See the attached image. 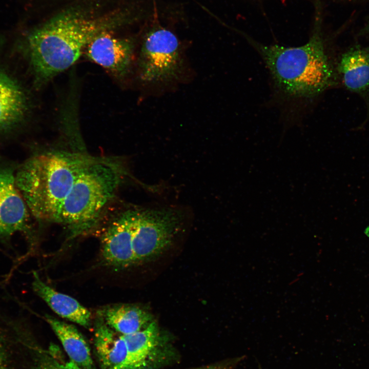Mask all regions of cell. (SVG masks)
Returning a JSON list of instances; mask_svg holds the SVG:
<instances>
[{"mask_svg": "<svg viewBox=\"0 0 369 369\" xmlns=\"http://www.w3.org/2000/svg\"><path fill=\"white\" fill-rule=\"evenodd\" d=\"M105 29L97 22L69 13L33 30L27 43L36 85L45 84L69 68Z\"/></svg>", "mask_w": 369, "mask_h": 369, "instance_id": "3", "label": "cell"}, {"mask_svg": "<svg viewBox=\"0 0 369 369\" xmlns=\"http://www.w3.org/2000/svg\"><path fill=\"white\" fill-rule=\"evenodd\" d=\"M117 333L98 315L94 345L102 369H131L125 340Z\"/></svg>", "mask_w": 369, "mask_h": 369, "instance_id": "10", "label": "cell"}, {"mask_svg": "<svg viewBox=\"0 0 369 369\" xmlns=\"http://www.w3.org/2000/svg\"><path fill=\"white\" fill-rule=\"evenodd\" d=\"M120 182L113 165L96 160L79 175L61 204L55 221L85 225L98 215L114 196Z\"/></svg>", "mask_w": 369, "mask_h": 369, "instance_id": "4", "label": "cell"}, {"mask_svg": "<svg viewBox=\"0 0 369 369\" xmlns=\"http://www.w3.org/2000/svg\"><path fill=\"white\" fill-rule=\"evenodd\" d=\"M104 322L117 333L126 335L146 327L152 321L151 315L135 305L115 304L98 312Z\"/></svg>", "mask_w": 369, "mask_h": 369, "instance_id": "15", "label": "cell"}, {"mask_svg": "<svg viewBox=\"0 0 369 369\" xmlns=\"http://www.w3.org/2000/svg\"><path fill=\"white\" fill-rule=\"evenodd\" d=\"M0 369H4V359L0 345Z\"/></svg>", "mask_w": 369, "mask_h": 369, "instance_id": "18", "label": "cell"}, {"mask_svg": "<svg viewBox=\"0 0 369 369\" xmlns=\"http://www.w3.org/2000/svg\"><path fill=\"white\" fill-rule=\"evenodd\" d=\"M45 318L70 361L81 369H95L89 346L77 329L49 315Z\"/></svg>", "mask_w": 369, "mask_h": 369, "instance_id": "14", "label": "cell"}, {"mask_svg": "<svg viewBox=\"0 0 369 369\" xmlns=\"http://www.w3.org/2000/svg\"><path fill=\"white\" fill-rule=\"evenodd\" d=\"M366 30L368 32H369V20L366 25Z\"/></svg>", "mask_w": 369, "mask_h": 369, "instance_id": "20", "label": "cell"}, {"mask_svg": "<svg viewBox=\"0 0 369 369\" xmlns=\"http://www.w3.org/2000/svg\"><path fill=\"white\" fill-rule=\"evenodd\" d=\"M181 217V213L169 209L137 210L132 239L135 263L152 258L167 248Z\"/></svg>", "mask_w": 369, "mask_h": 369, "instance_id": "6", "label": "cell"}, {"mask_svg": "<svg viewBox=\"0 0 369 369\" xmlns=\"http://www.w3.org/2000/svg\"><path fill=\"white\" fill-rule=\"evenodd\" d=\"M28 107L27 98L23 89L0 69V133L19 125L27 115Z\"/></svg>", "mask_w": 369, "mask_h": 369, "instance_id": "11", "label": "cell"}, {"mask_svg": "<svg viewBox=\"0 0 369 369\" xmlns=\"http://www.w3.org/2000/svg\"><path fill=\"white\" fill-rule=\"evenodd\" d=\"M131 369H146L155 355L159 343L157 324L151 321L135 333L123 335Z\"/></svg>", "mask_w": 369, "mask_h": 369, "instance_id": "16", "label": "cell"}, {"mask_svg": "<svg viewBox=\"0 0 369 369\" xmlns=\"http://www.w3.org/2000/svg\"><path fill=\"white\" fill-rule=\"evenodd\" d=\"M32 287L40 297L59 316L85 327L90 324L91 313L75 299L54 290L33 273Z\"/></svg>", "mask_w": 369, "mask_h": 369, "instance_id": "12", "label": "cell"}, {"mask_svg": "<svg viewBox=\"0 0 369 369\" xmlns=\"http://www.w3.org/2000/svg\"><path fill=\"white\" fill-rule=\"evenodd\" d=\"M37 369H81L74 363L61 362L49 359L42 362Z\"/></svg>", "mask_w": 369, "mask_h": 369, "instance_id": "17", "label": "cell"}, {"mask_svg": "<svg viewBox=\"0 0 369 369\" xmlns=\"http://www.w3.org/2000/svg\"><path fill=\"white\" fill-rule=\"evenodd\" d=\"M137 210L126 211L107 228L101 240V255L105 265L122 269L135 263L133 229Z\"/></svg>", "mask_w": 369, "mask_h": 369, "instance_id": "8", "label": "cell"}, {"mask_svg": "<svg viewBox=\"0 0 369 369\" xmlns=\"http://www.w3.org/2000/svg\"><path fill=\"white\" fill-rule=\"evenodd\" d=\"M320 18L316 17L309 40L296 47L264 45L253 40L278 88L296 98L316 97L334 83V72L326 52Z\"/></svg>", "mask_w": 369, "mask_h": 369, "instance_id": "1", "label": "cell"}, {"mask_svg": "<svg viewBox=\"0 0 369 369\" xmlns=\"http://www.w3.org/2000/svg\"><path fill=\"white\" fill-rule=\"evenodd\" d=\"M27 204L16 184L15 174L0 167V236H9L25 228Z\"/></svg>", "mask_w": 369, "mask_h": 369, "instance_id": "9", "label": "cell"}, {"mask_svg": "<svg viewBox=\"0 0 369 369\" xmlns=\"http://www.w3.org/2000/svg\"><path fill=\"white\" fill-rule=\"evenodd\" d=\"M96 160L64 151L46 152L27 160L16 173L15 180L33 215L42 220L55 221L74 182Z\"/></svg>", "mask_w": 369, "mask_h": 369, "instance_id": "2", "label": "cell"}, {"mask_svg": "<svg viewBox=\"0 0 369 369\" xmlns=\"http://www.w3.org/2000/svg\"><path fill=\"white\" fill-rule=\"evenodd\" d=\"M138 75L145 85L165 86L178 81L184 69L182 51L176 36L165 28L148 32L137 60Z\"/></svg>", "mask_w": 369, "mask_h": 369, "instance_id": "5", "label": "cell"}, {"mask_svg": "<svg viewBox=\"0 0 369 369\" xmlns=\"http://www.w3.org/2000/svg\"><path fill=\"white\" fill-rule=\"evenodd\" d=\"M87 57L118 78L130 72L134 56V45L129 39L116 37L107 31L97 34L86 48Z\"/></svg>", "mask_w": 369, "mask_h": 369, "instance_id": "7", "label": "cell"}, {"mask_svg": "<svg viewBox=\"0 0 369 369\" xmlns=\"http://www.w3.org/2000/svg\"><path fill=\"white\" fill-rule=\"evenodd\" d=\"M337 69L348 90L365 93L369 89V47L350 48L341 56Z\"/></svg>", "mask_w": 369, "mask_h": 369, "instance_id": "13", "label": "cell"}, {"mask_svg": "<svg viewBox=\"0 0 369 369\" xmlns=\"http://www.w3.org/2000/svg\"><path fill=\"white\" fill-rule=\"evenodd\" d=\"M199 369H225V368H222L221 366H210L200 368Z\"/></svg>", "mask_w": 369, "mask_h": 369, "instance_id": "19", "label": "cell"}]
</instances>
